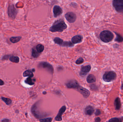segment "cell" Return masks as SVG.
<instances>
[{"label":"cell","instance_id":"1","mask_svg":"<svg viewBox=\"0 0 123 122\" xmlns=\"http://www.w3.org/2000/svg\"><path fill=\"white\" fill-rule=\"evenodd\" d=\"M67 26L63 19H60L56 20L50 28L49 31L53 33L62 32L67 28Z\"/></svg>","mask_w":123,"mask_h":122},{"label":"cell","instance_id":"2","mask_svg":"<svg viewBox=\"0 0 123 122\" xmlns=\"http://www.w3.org/2000/svg\"><path fill=\"white\" fill-rule=\"evenodd\" d=\"M40 103V101L37 102L32 106L31 109V111L32 115L37 119H42L48 116L47 113L43 112L40 109L39 107Z\"/></svg>","mask_w":123,"mask_h":122},{"label":"cell","instance_id":"3","mask_svg":"<svg viewBox=\"0 0 123 122\" xmlns=\"http://www.w3.org/2000/svg\"><path fill=\"white\" fill-rule=\"evenodd\" d=\"M100 38L103 42L108 43L113 40L114 38V35L110 31H104L100 34Z\"/></svg>","mask_w":123,"mask_h":122},{"label":"cell","instance_id":"4","mask_svg":"<svg viewBox=\"0 0 123 122\" xmlns=\"http://www.w3.org/2000/svg\"><path fill=\"white\" fill-rule=\"evenodd\" d=\"M116 74L113 71L106 72L103 77V80L106 82H110L115 79L116 77Z\"/></svg>","mask_w":123,"mask_h":122},{"label":"cell","instance_id":"5","mask_svg":"<svg viewBox=\"0 0 123 122\" xmlns=\"http://www.w3.org/2000/svg\"><path fill=\"white\" fill-rule=\"evenodd\" d=\"M38 67L39 69H44L47 71L51 74H53L54 72L53 67L48 62H42L38 64Z\"/></svg>","mask_w":123,"mask_h":122},{"label":"cell","instance_id":"6","mask_svg":"<svg viewBox=\"0 0 123 122\" xmlns=\"http://www.w3.org/2000/svg\"><path fill=\"white\" fill-rule=\"evenodd\" d=\"M113 5L117 12L123 13V0H113Z\"/></svg>","mask_w":123,"mask_h":122},{"label":"cell","instance_id":"7","mask_svg":"<svg viewBox=\"0 0 123 122\" xmlns=\"http://www.w3.org/2000/svg\"><path fill=\"white\" fill-rule=\"evenodd\" d=\"M67 87L68 89L76 90L80 86L77 81L74 79L71 80L66 83Z\"/></svg>","mask_w":123,"mask_h":122},{"label":"cell","instance_id":"8","mask_svg":"<svg viewBox=\"0 0 123 122\" xmlns=\"http://www.w3.org/2000/svg\"><path fill=\"white\" fill-rule=\"evenodd\" d=\"M66 19L69 23H74L76 21L77 18L76 15L73 12H68L65 14Z\"/></svg>","mask_w":123,"mask_h":122},{"label":"cell","instance_id":"9","mask_svg":"<svg viewBox=\"0 0 123 122\" xmlns=\"http://www.w3.org/2000/svg\"><path fill=\"white\" fill-rule=\"evenodd\" d=\"M17 11L13 4L10 5L8 8V15L10 18L14 19L16 16Z\"/></svg>","mask_w":123,"mask_h":122},{"label":"cell","instance_id":"10","mask_svg":"<svg viewBox=\"0 0 123 122\" xmlns=\"http://www.w3.org/2000/svg\"><path fill=\"white\" fill-rule=\"evenodd\" d=\"M91 69L90 65H87L86 66H82L81 68V71L80 72V75L81 77L85 76L90 71Z\"/></svg>","mask_w":123,"mask_h":122},{"label":"cell","instance_id":"11","mask_svg":"<svg viewBox=\"0 0 123 122\" xmlns=\"http://www.w3.org/2000/svg\"><path fill=\"white\" fill-rule=\"evenodd\" d=\"M76 90L83 95L85 98H87L90 95V92L89 90L81 86H80Z\"/></svg>","mask_w":123,"mask_h":122},{"label":"cell","instance_id":"12","mask_svg":"<svg viewBox=\"0 0 123 122\" xmlns=\"http://www.w3.org/2000/svg\"><path fill=\"white\" fill-rule=\"evenodd\" d=\"M63 10L60 6L58 5H55L53 7V13L54 17L56 18L60 16L63 13Z\"/></svg>","mask_w":123,"mask_h":122},{"label":"cell","instance_id":"13","mask_svg":"<svg viewBox=\"0 0 123 122\" xmlns=\"http://www.w3.org/2000/svg\"><path fill=\"white\" fill-rule=\"evenodd\" d=\"M66 109V107L65 106H63L60 109L58 112V114L55 118V120L56 121H61L62 120V116L63 113L65 112Z\"/></svg>","mask_w":123,"mask_h":122},{"label":"cell","instance_id":"14","mask_svg":"<svg viewBox=\"0 0 123 122\" xmlns=\"http://www.w3.org/2000/svg\"><path fill=\"white\" fill-rule=\"evenodd\" d=\"M83 37L80 35H76L72 37L71 39L72 42L74 44L79 43L83 41Z\"/></svg>","mask_w":123,"mask_h":122},{"label":"cell","instance_id":"15","mask_svg":"<svg viewBox=\"0 0 123 122\" xmlns=\"http://www.w3.org/2000/svg\"><path fill=\"white\" fill-rule=\"evenodd\" d=\"M94 107L90 105H89L85 108V113L86 115L90 116L94 113Z\"/></svg>","mask_w":123,"mask_h":122},{"label":"cell","instance_id":"16","mask_svg":"<svg viewBox=\"0 0 123 122\" xmlns=\"http://www.w3.org/2000/svg\"><path fill=\"white\" fill-rule=\"evenodd\" d=\"M35 69H28L25 71L23 73V76L24 77L29 76L31 77H33L34 76V74H33V72L35 71Z\"/></svg>","mask_w":123,"mask_h":122},{"label":"cell","instance_id":"17","mask_svg":"<svg viewBox=\"0 0 123 122\" xmlns=\"http://www.w3.org/2000/svg\"><path fill=\"white\" fill-rule=\"evenodd\" d=\"M32 77H29L27 78L26 80L25 81V83L27 84L30 85H34L36 80L35 79H32Z\"/></svg>","mask_w":123,"mask_h":122},{"label":"cell","instance_id":"18","mask_svg":"<svg viewBox=\"0 0 123 122\" xmlns=\"http://www.w3.org/2000/svg\"><path fill=\"white\" fill-rule=\"evenodd\" d=\"M86 80L87 81L88 83L91 84L96 81V78L94 75L90 74L87 76Z\"/></svg>","mask_w":123,"mask_h":122},{"label":"cell","instance_id":"19","mask_svg":"<svg viewBox=\"0 0 123 122\" xmlns=\"http://www.w3.org/2000/svg\"><path fill=\"white\" fill-rule=\"evenodd\" d=\"M115 106L116 109L117 110H119L121 107V103L120 100V98L117 97L115 99Z\"/></svg>","mask_w":123,"mask_h":122},{"label":"cell","instance_id":"20","mask_svg":"<svg viewBox=\"0 0 123 122\" xmlns=\"http://www.w3.org/2000/svg\"><path fill=\"white\" fill-rule=\"evenodd\" d=\"M21 38V37H13L10 38V41L12 43H15L19 42Z\"/></svg>","mask_w":123,"mask_h":122},{"label":"cell","instance_id":"21","mask_svg":"<svg viewBox=\"0 0 123 122\" xmlns=\"http://www.w3.org/2000/svg\"><path fill=\"white\" fill-rule=\"evenodd\" d=\"M53 41L55 44H57L61 46H62L64 42L59 37H55L53 39Z\"/></svg>","mask_w":123,"mask_h":122},{"label":"cell","instance_id":"22","mask_svg":"<svg viewBox=\"0 0 123 122\" xmlns=\"http://www.w3.org/2000/svg\"><path fill=\"white\" fill-rule=\"evenodd\" d=\"M40 53H39L37 51L36 48H33L32 49V56L34 58H37L39 56Z\"/></svg>","mask_w":123,"mask_h":122},{"label":"cell","instance_id":"23","mask_svg":"<svg viewBox=\"0 0 123 122\" xmlns=\"http://www.w3.org/2000/svg\"><path fill=\"white\" fill-rule=\"evenodd\" d=\"M36 48L37 52L40 53L42 52L44 49V47L42 44H39L36 46Z\"/></svg>","mask_w":123,"mask_h":122},{"label":"cell","instance_id":"24","mask_svg":"<svg viewBox=\"0 0 123 122\" xmlns=\"http://www.w3.org/2000/svg\"><path fill=\"white\" fill-rule=\"evenodd\" d=\"M74 45V44L71 41H64L62 47H72Z\"/></svg>","mask_w":123,"mask_h":122},{"label":"cell","instance_id":"25","mask_svg":"<svg viewBox=\"0 0 123 122\" xmlns=\"http://www.w3.org/2000/svg\"><path fill=\"white\" fill-rule=\"evenodd\" d=\"M9 60L13 63H18L19 61V58L18 57L12 56L10 57Z\"/></svg>","mask_w":123,"mask_h":122},{"label":"cell","instance_id":"26","mask_svg":"<svg viewBox=\"0 0 123 122\" xmlns=\"http://www.w3.org/2000/svg\"><path fill=\"white\" fill-rule=\"evenodd\" d=\"M116 35V38L115 39V41L118 42H122L123 41V37L121 35L118 34L117 33H115Z\"/></svg>","mask_w":123,"mask_h":122},{"label":"cell","instance_id":"27","mask_svg":"<svg viewBox=\"0 0 123 122\" xmlns=\"http://www.w3.org/2000/svg\"><path fill=\"white\" fill-rule=\"evenodd\" d=\"M1 99L3 101L6 103L7 105H9L12 104V100L8 98H6V97H1Z\"/></svg>","mask_w":123,"mask_h":122},{"label":"cell","instance_id":"28","mask_svg":"<svg viewBox=\"0 0 123 122\" xmlns=\"http://www.w3.org/2000/svg\"><path fill=\"white\" fill-rule=\"evenodd\" d=\"M123 119H121V118H113L111 119L110 120H109V122H123Z\"/></svg>","mask_w":123,"mask_h":122},{"label":"cell","instance_id":"29","mask_svg":"<svg viewBox=\"0 0 123 122\" xmlns=\"http://www.w3.org/2000/svg\"><path fill=\"white\" fill-rule=\"evenodd\" d=\"M52 121V118H48L46 119L40 120L39 121L41 122H51Z\"/></svg>","mask_w":123,"mask_h":122},{"label":"cell","instance_id":"30","mask_svg":"<svg viewBox=\"0 0 123 122\" xmlns=\"http://www.w3.org/2000/svg\"><path fill=\"white\" fill-rule=\"evenodd\" d=\"M84 61V60L81 57H80L77 60L76 62V63L77 64H80L83 63Z\"/></svg>","mask_w":123,"mask_h":122},{"label":"cell","instance_id":"31","mask_svg":"<svg viewBox=\"0 0 123 122\" xmlns=\"http://www.w3.org/2000/svg\"><path fill=\"white\" fill-rule=\"evenodd\" d=\"M90 87L91 89L92 90H95L97 89V86H96V85H91Z\"/></svg>","mask_w":123,"mask_h":122},{"label":"cell","instance_id":"32","mask_svg":"<svg viewBox=\"0 0 123 122\" xmlns=\"http://www.w3.org/2000/svg\"><path fill=\"white\" fill-rule=\"evenodd\" d=\"M10 55H5L2 58V61H4V60H7V59H8L9 58H10Z\"/></svg>","mask_w":123,"mask_h":122},{"label":"cell","instance_id":"33","mask_svg":"<svg viewBox=\"0 0 123 122\" xmlns=\"http://www.w3.org/2000/svg\"><path fill=\"white\" fill-rule=\"evenodd\" d=\"M101 114V111L99 109L96 110V112H95V115L96 116H99Z\"/></svg>","mask_w":123,"mask_h":122},{"label":"cell","instance_id":"34","mask_svg":"<svg viewBox=\"0 0 123 122\" xmlns=\"http://www.w3.org/2000/svg\"><path fill=\"white\" fill-rule=\"evenodd\" d=\"M4 84V82L0 79V86H2V85H3Z\"/></svg>","mask_w":123,"mask_h":122},{"label":"cell","instance_id":"35","mask_svg":"<svg viewBox=\"0 0 123 122\" xmlns=\"http://www.w3.org/2000/svg\"><path fill=\"white\" fill-rule=\"evenodd\" d=\"M101 121L100 118L99 117H97L95 119V122H100Z\"/></svg>","mask_w":123,"mask_h":122},{"label":"cell","instance_id":"36","mask_svg":"<svg viewBox=\"0 0 123 122\" xmlns=\"http://www.w3.org/2000/svg\"><path fill=\"white\" fill-rule=\"evenodd\" d=\"M11 122V120H9V119H4L1 121V122Z\"/></svg>","mask_w":123,"mask_h":122},{"label":"cell","instance_id":"37","mask_svg":"<svg viewBox=\"0 0 123 122\" xmlns=\"http://www.w3.org/2000/svg\"><path fill=\"white\" fill-rule=\"evenodd\" d=\"M43 95H46L47 94V92L46 91L43 92Z\"/></svg>","mask_w":123,"mask_h":122},{"label":"cell","instance_id":"38","mask_svg":"<svg viewBox=\"0 0 123 122\" xmlns=\"http://www.w3.org/2000/svg\"><path fill=\"white\" fill-rule=\"evenodd\" d=\"M121 89L123 90V85H122V86H121Z\"/></svg>","mask_w":123,"mask_h":122}]
</instances>
